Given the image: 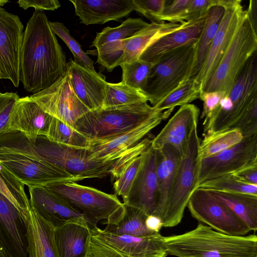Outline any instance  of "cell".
<instances>
[{
  "label": "cell",
  "mask_w": 257,
  "mask_h": 257,
  "mask_svg": "<svg viewBox=\"0 0 257 257\" xmlns=\"http://www.w3.org/2000/svg\"><path fill=\"white\" fill-rule=\"evenodd\" d=\"M155 151L158 200L152 214L161 220L182 156L175 147L170 145H165Z\"/></svg>",
  "instance_id": "d4e9b609"
},
{
  "label": "cell",
  "mask_w": 257,
  "mask_h": 257,
  "mask_svg": "<svg viewBox=\"0 0 257 257\" xmlns=\"http://www.w3.org/2000/svg\"><path fill=\"white\" fill-rule=\"evenodd\" d=\"M30 97L44 111L73 128L90 111L75 94L67 70L52 85Z\"/></svg>",
  "instance_id": "7c38bea8"
},
{
  "label": "cell",
  "mask_w": 257,
  "mask_h": 257,
  "mask_svg": "<svg viewBox=\"0 0 257 257\" xmlns=\"http://www.w3.org/2000/svg\"><path fill=\"white\" fill-rule=\"evenodd\" d=\"M205 16L184 22L178 29L156 40L144 50L139 59L154 64L173 50L198 41L204 26Z\"/></svg>",
  "instance_id": "cb8c5ba5"
},
{
  "label": "cell",
  "mask_w": 257,
  "mask_h": 257,
  "mask_svg": "<svg viewBox=\"0 0 257 257\" xmlns=\"http://www.w3.org/2000/svg\"><path fill=\"white\" fill-rule=\"evenodd\" d=\"M24 185L0 161V192L16 207L26 219L31 206Z\"/></svg>",
  "instance_id": "1f68e13d"
},
{
  "label": "cell",
  "mask_w": 257,
  "mask_h": 257,
  "mask_svg": "<svg viewBox=\"0 0 257 257\" xmlns=\"http://www.w3.org/2000/svg\"><path fill=\"white\" fill-rule=\"evenodd\" d=\"M173 110L156 111L141 123L127 131L108 139L91 141L86 149L89 158L100 162L112 161L119 158L168 118Z\"/></svg>",
  "instance_id": "4fadbf2b"
},
{
  "label": "cell",
  "mask_w": 257,
  "mask_h": 257,
  "mask_svg": "<svg viewBox=\"0 0 257 257\" xmlns=\"http://www.w3.org/2000/svg\"><path fill=\"white\" fill-rule=\"evenodd\" d=\"M0 257H9L0 242Z\"/></svg>",
  "instance_id": "816d5d0a"
},
{
  "label": "cell",
  "mask_w": 257,
  "mask_h": 257,
  "mask_svg": "<svg viewBox=\"0 0 257 257\" xmlns=\"http://www.w3.org/2000/svg\"><path fill=\"white\" fill-rule=\"evenodd\" d=\"M10 2V1L7 0H0V7H2V6L9 3Z\"/></svg>",
  "instance_id": "f5cc1de1"
},
{
  "label": "cell",
  "mask_w": 257,
  "mask_h": 257,
  "mask_svg": "<svg viewBox=\"0 0 257 257\" xmlns=\"http://www.w3.org/2000/svg\"><path fill=\"white\" fill-rule=\"evenodd\" d=\"M153 64L138 59L132 63H121V82L144 92Z\"/></svg>",
  "instance_id": "ab89813d"
},
{
  "label": "cell",
  "mask_w": 257,
  "mask_h": 257,
  "mask_svg": "<svg viewBox=\"0 0 257 257\" xmlns=\"http://www.w3.org/2000/svg\"><path fill=\"white\" fill-rule=\"evenodd\" d=\"M226 95L222 91L202 92L199 98L203 101V110L200 118L205 122L218 106L221 98Z\"/></svg>",
  "instance_id": "7dc6e473"
},
{
  "label": "cell",
  "mask_w": 257,
  "mask_h": 257,
  "mask_svg": "<svg viewBox=\"0 0 257 257\" xmlns=\"http://www.w3.org/2000/svg\"><path fill=\"white\" fill-rule=\"evenodd\" d=\"M46 137L53 142L81 149H87L91 142L74 128L53 117Z\"/></svg>",
  "instance_id": "d590c367"
},
{
  "label": "cell",
  "mask_w": 257,
  "mask_h": 257,
  "mask_svg": "<svg viewBox=\"0 0 257 257\" xmlns=\"http://www.w3.org/2000/svg\"><path fill=\"white\" fill-rule=\"evenodd\" d=\"M201 93L200 85L194 78H189L153 106L158 111L174 109L176 106L189 104L199 98Z\"/></svg>",
  "instance_id": "e575fe53"
},
{
  "label": "cell",
  "mask_w": 257,
  "mask_h": 257,
  "mask_svg": "<svg viewBox=\"0 0 257 257\" xmlns=\"http://www.w3.org/2000/svg\"><path fill=\"white\" fill-rule=\"evenodd\" d=\"M209 191L240 218L250 231L256 230L257 195Z\"/></svg>",
  "instance_id": "f1b7e54d"
},
{
  "label": "cell",
  "mask_w": 257,
  "mask_h": 257,
  "mask_svg": "<svg viewBox=\"0 0 257 257\" xmlns=\"http://www.w3.org/2000/svg\"><path fill=\"white\" fill-rule=\"evenodd\" d=\"M49 23L43 11H35L24 31L20 81L33 94L52 85L67 71L65 54Z\"/></svg>",
  "instance_id": "6da1fadb"
},
{
  "label": "cell",
  "mask_w": 257,
  "mask_h": 257,
  "mask_svg": "<svg viewBox=\"0 0 257 257\" xmlns=\"http://www.w3.org/2000/svg\"><path fill=\"white\" fill-rule=\"evenodd\" d=\"M141 162V155L132 158L120 169L113 183L116 195L124 199L127 196L138 172Z\"/></svg>",
  "instance_id": "b9f144b4"
},
{
  "label": "cell",
  "mask_w": 257,
  "mask_h": 257,
  "mask_svg": "<svg viewBox=\"0 0 257 257\" xmlns=\"http://www.w3.org/2000/svg\"><path fill=\"white\" fill-rule=\"evenodd\" d=\"M232 175L243 183L257 185V164L246 167Z\"/></svg>",
  "instance_id": "681fc988"
},
{
  "label": "cell",
  "mask_w": 257,
  "mask_h": 257,
  "mask_svg": "<svg viewBox=\"0 0 257 257\" xmlns=\"http://www.w3.org/2000/svg\"><path fill=\"white\" fill-rule=\"evenodd\" d=\"M1 80V79H0Z\"/></svg>",
  "instance_id": "db71d44e"
},
{
  "label": "cell",
  "mask_w": 257,
  "mask_h": 257,
  "mask_svg": "<svg viewBox=\"0 0 257 257\" xmlns=\"http://www.w3.org/2000/svg\"><path fill=\"white\" fill-rule=\"evenodd\" d=\"M70 82L78 99L89 109L102 108L107 82L104 75L77 64L70 58L67 62Z\"/></svg>",
  "instance_id": "44dd1931"
},
{
  "label": "cell",
  "mask_w": 257,
  "mask_h": 257,
  "mask_svg": "<svg viewBox=\"0 0 257 257\" xmlns=\"http://www.w3.org/2000/svg\"><path fill=\"white\" fill-rule=\"evenodd\" d=\"M50 26L55 34L66 44L74 58V61L78 65L95 70L94 62L81 48L80 45L70 35L69 31L61 23L50 22Z\"/></svg>",
  "instance_id": "60d3db41"
},
{
  "label": "cell",
  "mask_w": 257,
  "mask_h": 257,
  "mask_svg": "<svg viewBox=\"0 0 257 257\" xmlns=\"http://www.w3.org/2000/svg\"><path fill=\"white\" fill-rule=\"evenodd\" d=\"M221 6V0H192L184 18V22L199 19L205 16L212 7Z\"/></svg>",
  "instance_id": "bcb514c9"
},
{
  "label": "cell",
  "mask_w": 257,
  "mask_h": 257,
  "mask_svg": "<svg viewBox=\"0 0 257 257\" xmlns=\"http://www.w3.org/2000/svg\"><path fill=\"white\" fill-rule=\"evenodd\" d=\"M149 25L141 18L127 19L117 27H107L97 32L91 47L97 48L108 43L128 39Z\"/></svg>",
  "instance_id": "836d02e7"
},
{
  "label": "cell",
  "mask_w": 257,
  "mask_h": 257,
  "mask_svg": "<svg viewBox=\"0 0 257 257\" xmlns=\"http://www.w3.org/2000/svg\"><path fill=\"white\" fill-rule=\"evenodd\" d=\"M199 148V159L215 155L239 143L243 137L237 128H230L203 136Z\"/></svg>",
  "instance_id": "d6a6232c"
},
{
  "label": "cell",
  "mask_w": 257,
  "mask_h": 257,
  "mask_svg": "<svg viewBox=\"0 0 257 257\" xmlns=\"http://www.w3.org/2000/svg\"><path fill=\"white\" fill-rule=\"evenodd\" d=\"M59 257H89L91 232L87 225L70 222L55 228Z\"/></svg>",
  "instance_id": "4316f807"
},
{
  "label": "cell",
  "mask_w": 257,
  "mask_h": 257,
  "mask_svg": "<svg viewBox=\"0 0 257 257\" xmlns=\"http://www.w3.org/2000/svg\"><path fill=\"white\" fill-rule=\"evenodd\" d=\"M34 143L23 133L9 131L0 134V154H17L42 160L35 152Z\"/></svg>",
  "instance_id": "74e56055"
},
{
  "label": "cell",
  "mask_w": 257,
  "mask_h": 257,
  "mask_svg": "<svg viewBox=\"0 0 257 257\" xmlns=\"http://www.w3.org/2000/svg\"><path fill=\"white\" fill-rule=\"evenodd\" d=\"M256 50V13L248 7L241 16L221 59L202 92L222 91L227 94Z\"/></svg>",
  "instance_id": "3957f363"
},
{
  "label": "cell",
  "mask_w": 257,
  "mask_h": 257,
  "mask_svg": "<svg viewBox=\"0 0 257 257\" xmlns=\"http://www.w3.org/2000/svg\"><path fill=\"white\" fill-rule=\"evenodd\" d=\"M134 10L152 22L158 20L167 5L166 0H131Z\"/></svg>",
  "instance_id": "ee69618b"
},
{
  "label": "cell",
  "mask_w": 257,
  "mask_h": 257,
  "mask_svg": "<svg viewBox=\"0 0 257 257\" xmlns=\"http://www.w3.org/2000/svg\"><path fill=\"white\" fill-rule=\"evenodd\" d=\"M34 147L42 160L66 172L78 181L110 175L117 160L109 162L92 160L88 157L86 149L57 144L45 136L36 138Z\"/></svg>",
  "instance_id": "52a82bcc"
},
{
  "label": "cell",
  "mask_w": 257,
  "mask_h": 257,
  "mask_svg": "<svg viewBox=\"0 0 257 257\" xmlns=\"http://www.w3.org/2000/svg\"><path fill=\"white\" fill-rule=\"evenodd\" d=\"M197 44V41L175 49L153 64L143 92L152 106L190 78Z\"/></svg>",
  "instance_id": "8992f818"
},
{
  "label": "cell",
  "mask_w": 257,
  "mask_h": 257,
  "mask_svg": "<svg viewBox=\"0 0 257 257\" xmlns=\"http://www.w3.org/2000/svg\"><path fill=\"white\" fill-rule=\"evenodd\" d=\"M158 200L156 151L151 146L141 154V162L124 205L142 210L148 216L154 212Z\"/></svg>",
  "instance_id": "2e32d148"
},
{
  "label": "cell",
  "mask_w": 257,
  "mask_h": 257,
  "mask_svg": "<svg viewBox=\"0 0 257 257\" xmlns=\"http://www.w3.org/2000/svg\"><path fill=\"white\" fill-rule=\"evenodd\" d=\"M28 187L31 208L55 228L70 222L87 225L82 214L73 209L45 187L28 186Z\"/></svg>",
  "instance_id": "d6986e66"
},
{
  "label": "cell",
  "mask_w": 257,
  "mask_h": 257,
  "mask_svg": "<svg viewBox=\"0 0 257 257\" xmlns=\"http://www.w3.org/2000/svg\"><path fill=\"white\" fill-rule=\"evenodd\" d=\"M89 257H166L163 236L118 235L98 227L90 230Z\"/></svg>",
  "instance_id": "9c48e42d"
},
{
  "label": "cell",
  "mask_w": 257,
  "mask_h": 257,
  "mask_svg": "<svg viewBox=\"0 0 257 257\" xmlns=\"http://www.w3.org/2000/svg\"><path fill=\"white\" fill-rule=\"evenodd\" d=\"M257 164V134L244 137L238 144L207 158L199 159L197 188L202 183L233 174Z\"/></svg>",
  "instance_id": "8fae6325"
},
{
  "label": "cell",
  "mask_w": 257,
  "mask_h": 257,
  "mask_svg": "<svg viewBox=\"0 0 257 257\" xmlns=\"http://www.w3.org/2000/svg\"><path fill=\"white\" fill-rule=\"evenodd\" d=\"M145 225L149 230L154 232H159L162 227H163V223L159 217L151 214L147 217L145 220Z\"/></svg>",
  "instance_id": "f907efd6"
},
{
  "label": "cell",
  "mask_w": 257,
  "mask_h": 257,
  "mask_svg": "<svg viewBox=\"0 0 257 257\" xmlns=\"http://www.w3.org/2000/svg\"><path fill=\"white\" fill-rule=\"evenodd\" d=\"M17 3L24 10L33 8L35 11H54L61 7L57 0H19Z\"/></svg>",
  "instance_id": "c3c4849f"
},
{
  "label": "cell",
  "mask_w": 257,
  "mask_h": 257,
  "mask_svg": "<svg viewBox=\"0 0 257 257\" xmlns=\"http://www.w3.org/2000/svg\"><path fill=\"white\" fill-rule=\"evenodd\" d=\"M0 242L9 257H28L26 219L1 192Z\"/></svg>",
  "instance_id": "e0dca14e"
},
{
  "label": "cell",
  "mask_w": 257,
  "mask_h": 257,
  "mask_svg": "<svg viewBox=\"0 0 257 257\" xmlns=\"http://www.w3.org/2000/svg\"><path fill=\"white\" fill-rule=\"evenodd\" d=\"M182 24L165 22L149 24L136 35L127 39L123 53L117 66L123 63H132L138 60L142 53L151 43L178 29Z\"/></svg>",
  "instance_id": "83f0119b"
},
{
  "label": "cell",
  "mask_w": 257,
  "mask_h": 257,
  "mask_svg": "<svg viewBox=\"0 0 257 257\" xmlns=\"http://www.w3.org/2000/svg\"><path fill=\"white\" fill-rule=\"evenodd\" d=\"M168 254L176 257H257L255 234L235 236L199 223L184 233L163 236Z\"/></svg>",
  "instance_id": "7a4b0ae2"
},
{
  "label": "cell",
  "mask_w": 257,
  "mask_h": 257,
  "mask_svg": "<svg viewBox=\"0 0 257 257\" xmlns=\"http://www.w3.org/2000/svg\"><path fill=\"white\" fill-rule=\"evenodd\" d=\"M187 207L193 217L220 232L240 236L250 231L240 218L207 190L195 189Z\"/></svg>",
  "instance_id": "30bf717a"
},
{
  "label": "cell",
  "mask_w": 257,
  "mask_h": 257,
  "mask_svg": "<svg viewBox=\"0 0 257 257\" xmlns=\"http://www.w3.org/2000/svg\"><path fill=\"white\" fill-rule=\"evenodd\" d=\"M19 98L17 92H0V134L9 131L11 115Z\"/></svg>",
  "instance_id": "f6af8a7d"
},
{
  "label": "cell",
  "mask_w": 257,
  "mask_h": 257,
  "mask_svg": "<svg viewBox=\"0 0 257 257\" xmlns=\"http://www.w3.org/2000/svg\"><path fill=\"white\" fill-rule=\"evenodd\" d=\"M156 110L147 102L89 111L74 128L91 141L111 138L138 125Z\"/></svg>",
  "instance_id": "5b68a950"
},
{
  "label": "cell",
  "mask_w": 257,
  "mask_h": 257,
  "mask_svg": "<svg viewBox=\"0 0 257 257\" xmlns=\"http://www.w3.org/2000/svg\"><path fill=\"white\" fill-rule=\"evenodd\" d=\"M80 22L86 25L119 21L134 11L131 0H70Z\"/></svg>",
  "instance_id": "603a6c76"
},
{
  "label": "cell",
  "mask_w": 257,
  "mask_h": 257,
  "mask_svg": "<svg viewBox=\"0 0 257 257\" xmlns=\"http://www.w3.org/2000/svg\"><path fill=\"white\" fill-rule=\"evenodd\" d=\"M52 117L30 96L20 97L11 115L9 131L23 133L34 144L37 136H47Z\"/></svg>",
  "instance_id": "7402d4cb"
},
{
  "label": "cell",
  "mask_w": 257,
  "mask_h": 257,
  "mask_svg": "<svg viewBox=\"0 0 257 257\" xmlns=\"http://www.w3.org/2000/svg\"><path fill=\"white\" fill-rule=\"evenodd\" d=\"M224 11L223 7L216 5L211 7L206 14L204 26L197 41L195 59L190 78H194L200 71L218 29Z\"/></svg>",
  "instance_id": "f546056e"
},
{
  "label": "cell",
  "mask_w": 257,
  "mask_h": 257,
  "mask_svg": "<svg viewBox=\"0 0 257 257\" xmlns=\"http://www.w3.org/2000/svg\"><path fill=\"white\" fill-rule=\"evenodd\" d=\"M124 208L121 219L115 224L106 225L104 230L118 235L139 237L150 236L159 233L152 232L146 228L145 220L148 215L142 210L126 205H124Z\"/></svg>",
  "instance_id": "4dcf8cb0"
},
{
  "label": "cell",
  "mask_w": 257,
  "mask_h": 257,
  "mask_svg": "<svg viewBox=\"0 0 257 257\" xmlns=\"http://www.w3.org/2000/svg\"><path fill=\"white\" fill-rule=\"evenodd\" d=\"M0 161L24 185L45 186L50 184L78 181L73 176L43 160L17 154H0Z\"/></svg>",
  "instance_id": "9a60e30c"
},
{
  "label": "cell",
  "mask_w": 257,
  "mask_h": 257,
  "mask_svg": "<svg viewBox=\"0 0 257 257\" xmlns=\"http://www.w3.org/2000/svg\"><path fill=\"white\" fill-rule=\"evenodd\" d=\"M192 0H174L166 5L160 16L159 22L183 23L188 7Z\"/></svg>",
  "instance_id": "7bdbcfd3"
},
{
  "label": "cell",
  "mask_w": 257,
  "mask_h": 257,
  "mask_svg": "<svg viewBox=\"0 0 257 257\" xmlns=\"http://www.w3.org/2000/svg\"><path fill=\"white\" fill-rule=\"evenodd\" d=\"M146 96L142 92L122 83L107 82L101 108L147 102Z\"/></svg>",
  "instance_id": "8d00e7d4"
},
{
  "label": "cell",
  "mask_w": 257,
  "mask_h": 257,
  "mask_svg": "<svg viewBox=\"0 0 257 257\" xmlns=\"http://www.w3.org/2000/svg\"><path fill=\"white\" fill-rule=\"evenodd\" d=\"M241 3V1H239L234 6L225 9L218 29L203 65L194 78L200 86L201 92L221 59L244 11Z\"/></svg>",
  "instance_id": "ac0fdd59"
},
{
  "label": "cell",
  "mask_w": 257,
  "mask_h": 257,
  "mask_svg": "<svg viewBox=\"0 0 257 257\" xmlns=\"http://www.w3.org/2000/svg\"><path fill=\"white\" fill-rule=\"evenodd\" d=\"M197 124L193 126L186 148L181 156L161 220L163 226L171 227L179 224L189 199L197 188L199 148L200 143Z\"/></svg>",
  "instance_id": "ba28073f"
},
{
  "label": "cell",
  "mask_w": 257,
  "mask_h": 257,
  "mask_svg": "<svg viewBox=\"0 0 257 257\" xmlns=\"http://www.w3.org/2000/svg\"><path fill=\"white\" fill-rule=\"evenodd\" d=\"M24 26L20 18L0 7V79L18 87Z\"/></svg>",
  "instance_id": "5bb4252c"
},
{
  "label": "cell",
  "mask_w": 257,
  "mask_h": 257,
  "mask_svg": "<svg viewBox=\"0 0 257 257\" xmlns=\"http://www.w3.org/2000/svg\"><path fill=\"white\" fill-rule=\"evenodd\" d=\"M209 191L257 195V185L243 183L232 174L221 176L200 184L197 188Z\"/></svg>",
  "instance_id": "f35d334b"
},
{
  "label": "cell",
  "mask_w": 257,
  "mask_h": 257,
  "mask_svg": "<svg viewBox=\"0 0 257 257\" xmlns=\"http://www.w3.org/2000/svg\"><path fill=\"white\" fill-rule=\"evenodd\" d=\"M199 113V108L193 104L180 106L152 140L151 146L154 150H158L165 145H170L182 156L192 128L198 123Z\"/></svg>",
  "instance_id": "ffe728a7"
},
{
  "label": "cell",
  "mask_w": 257,
  "mask_h": 257,
  "mask_svg": "<svg viewBox=\"0 0 257 257\" xmlns=\"http://www.w3.org/2000/svg\"><path fill=\"white\" fill-rule=\"evenodd\" d=\"M48 191L83 215L90 230L97 223L114 224L122 218L124 205L115 194H108L96 188L82 185L75 181L47 185Z\"/></svg>",
  "instance_id": "277c9868"
},
{
  "label": "cell",
  "mask_w": 257,
  "mask_h": 257,
  "mask_svg": "<svg viewBox=\"0 0 257 257\" xmlns=\"http://www.w3.org/2000/svg\"><path fill=\"white\" fill-rule=\"evenodd\" d=\"M26 221L28 257H59L54 237L55 228L32 208Z\"/></svg>",
  "instance_id": "484cf974"
}]
</instances>
